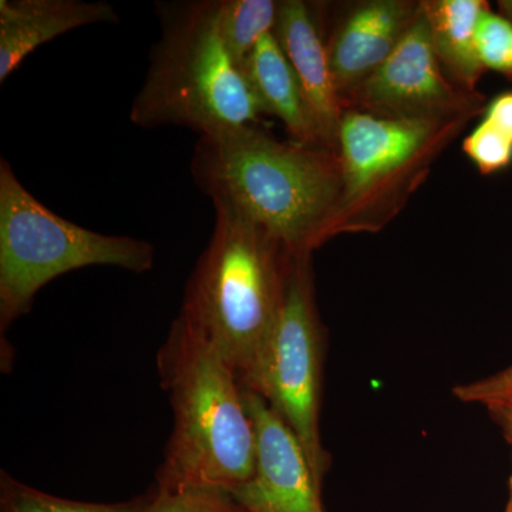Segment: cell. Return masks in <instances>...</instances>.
<instances>
[{
  "label": "cell",
  "mask_w": 512,
  "mask_h": 512,
  "mask_svg": "<svg viewBox=\"0 0 512 512\" xmlns=\"http://www.w3.org/2000/svg\"><path fill=\"white\" fill-rule=\"evenodd\" d=\"M191 173L215 210L258 225L288 254L312 255L338 235L342 161L325 148L282 143L256 126L232 128L200 137Z\"/></svg>",
  "instance_id": "obj_1"
},
{
  "label": "cell",
  "mask_w": 512,
  "mask_h": 512,
  "mask_svg": "<svg viewBox=\"0 0 512 512\" xmlns=\"http://www.w3.org/2000/svg\"><path fill=\"white\" fill-rule=\"evenodd\" d=\"M157 369L174 426L156 490L231 493L247 483L255 470V427L244 386L220 350L178 315L158 350Z\"/></svg>",
  "instance_id": "obj_2"
},
{
  "label": "cell",
  "mask_w": 512,
  "mask_h": 512,
  "mask_svg": "<svg viewBox=\"0 0 512 512\" xmlns=\"http://www.w3.org/2000/svg\"><path fill=\"white\" fill-rule=\"evenodd\" d=\"M215 214L180 315L220 350L242 386L259 394L291 254L235 212Z\"/></svg>",
  "instance_id": "obj_3"
},
{
  "label": "cell",
  "mask_w": 512,
  "mask_h": 512,
  "mask_svg": "<svg viewBox=\"0 0 512 512\" xmlns=\"http://www.w3.org/2000/svg\"><path fill=\"white\" fill-rule=\"evenodd\" d=\"M161 22L131 121L144 128L187 127L200 137L256 126L264 111L222 39L218 0L164 6Z\"/></svg>",
  "instance_id": "obj_4"
},
{
  "label": "cell",
  "mask_w": 512,
  "mask_h": 512,
  "mask_svg": "<svg viewBox=\"0 0 512 512\" xmlns=\"http://www.w3.org/2000/svg\"><path fill=\"white\" fill-rule=\"evenodd\" d=\"M156 248L143 239L106 235L64 220L33 197L0 161V333L29 313L43 286L87 266L151 271Z\"/></svg>",
  "instance_id": "obj_5"
},
{
  "label": "cell",
  "mask_w": 512,
  "mask_h": 512,
  "mask_svg": "<svg viewBox=\"0 0 512 512\" xmlns=\"http://www.w3.org/2000/svg\"><path fill=\"white\" fill-rule=\"evenodd\" d=\"M470 120L390 119L343 110L338 154L345 188L338 235L383 228Z\"/></svg>",
  "instance_id": "obj_6"
},
{
  "label": "cell",
  "mask_w": 512,
  "mask_h": 512,
  "mask_svg": "<svg viewBox=\"0 0 512 512\" xmlns=\"http://www.w3.org/2000/svg\"><path fill=\"white\" fill-rule=\"evenodd\" d=\"M325 349L312 255H289L284 299L259 396L295 434L320 487L330 467L320 434Z\"/></svg>",
  "instance_id": "obj_7"
},
{
  "label": "cell",
  "mask_w": 512,
  "mask_h": 512,
  "mask_svg": "<svg viewBox=\"0 0 512 512\" xmlns=\"http://www.w3.org/2000/svg\"><path fill=\"white\" fill-rule=\"evenodd\" d=\"M485 97L451 82L431 46L421 13L386 62L343 99V109H357L390 119H473Z\"/></svg>",
  "instance_id": "obj_8"
},
{
  "label": "cell",
  "mask_w": 512,
  "mask_h": 512,
  "mask_svg": "<svg viewBox=\"0 0 512 512\" xmlns=\"http://www.w3.org/2000/svg\"><path fill=\"white\" fill-rule=\"evenodd\" d=\"M255 427V470L231 497L247 512H326L305 451L264 397L245 389Z\"/></svg>",
  "instance_id": "obj_9"
},
{
  "label": "cell",
  "mask_w": 512,
  "mask_h": 512,
  "mask_svg": "<svg viewBox=\"0 0 512 512\" xmlns=\"http://www.w3.org/2000/svg\"><path fill=\"white\" fill-rule=\"evenodd\" d=\"M419 15L420 2L367 0L339 20L326 49L342 103L386 62Z\"/></svg>",
  "instance_id": "obj_10"
},
{
  "label": "cell",
  "mask_w": 512,
  "mask_h": 512,
  "mask_svg": "<svg viewBox=\"0 0 512 512\" xmlns=\"http://www.w3.org/2000/svg\"><path fill=\"white\" fill-rule=\"evenodd\" d=\"M274 35L301 83L320 147L338 154L345 109L333 82L328 49L315 12L302 0H282Z\"/></svg>",
  "instance_id": "obj_11"
},
{
  "label": "cell",
  "mask_w": 512,
  "mask_h": 512,
  "mask_svg": "<svg viewBox=\"0 0 512 512\" xmlns=\"http://www.w3.org/2000/svg\"><path fill=\"white\" fill-rule=\"evenodd\" d=\"M119 22L107 2L0 0V83L50 40L83 26Z\"/></svg>",
  "instance_id": "obj_12"
},
{
  "label": "cell",
  "mask_w": 512,
  "mask_h": 512,
  "mask_svg": "<svg viewBox=\"0 0 512 512\" xmlns=\"http://www.w3.org/2000/svg\"><path fill=\"white\" fill-rule=\"evenodd\" d=\"M244 73L264 113L278 117L295 143L320 147L301 83L274 32L259 40L244 64Z\"/></svg>",
  "instance_id": "obj_13"
},
{
  "label": "cell",
  "mask_w": 512,
  "mask_h": 512,
  "mask_svg": "<svg viewBox=\"0 0 512 512\" xmlns=\"http://www.w3.org/2000/svg\"><path fill=\"white\" fill-rule=\"evenodd\" d=\"M490 8L483 0H423L421 13L429 26L431 46L451 82L476 93L485 72L477 49L481 15Z\"/></svg>",
  "instance_id": "obj_14"
},
{
  "label": "cell",
  "mask_w": 512,
  "mask_h": 512,
  "mask_svg": "<svg viewBox=\"0 0 512 512\" xmlns=\"http://www.w3.org/2000/svg\"><path fill=\"white\" fill-rule=\"evenodd\" d=\"M278 9L275 0H218L222 39L242 69L259 40L274 32Z\"/></svg>",
  "instance_id": "obj_15"
},
{
  "label": "cell",
  "mask_w": 512,
  "mask_h": 512,
  "mask_svg": "<svg viewBox=\"0 0 512 512\" xmlns=\"http://www.w3.org/2000/svg\"><path fill=\"white\" fill-rule=\"evenodd\" d=\"M154 494L124 503L100 504L64 500L29 487L2 473L3 512H148Z\"/></svg>",
  "instance_id": "obj_16"
},
{
  "label": "cell",
  "mask_w": 512,
  "mask_h": 512,
  "mask_svg": "<svg viewBox=\"0 0 512 512\" xmlns=\"http://www.w3.org/2000/svg\"><path fill=\"white\" fill-rule=\"evenodd\" d=\"M477 49L485 69L512 80V22L488 8L477 28Z\"/></svg>",
  "instance_id": "obj_17"
},
{
  "label": "cell",
  "mask_w": 512,
  "mask_h": 512,
  "mask_svg": "<svg viewBox=\"0 0 512 512\" xmlns=\"http://www.w3.org/2000/svg\"><path fill=\"white\" fill-rule=\"evenodd\" d=\"M148 512H247L227 491L211 488H187L154 491Z\"/></svg>",
  "instance_id": "obj_18"
},
{
  "label": "cell",
  "mask_w": 512,
  "mask_h": 512,
  "mask_svg": "<svg viewBox=\"0 0 512 512\" xmlns=\"http://www.w3.org/2000/svg\"><path fill=\"white\" fill-rule=\"evenodd\" d=\"M463 150L483 174L503 170L512 161L511 138L485 120L464 138Z\"/></svg>",
  "instance_id": "obj_19"
},
{
  "label": "cell",
  "mask_w": 512,
  "mask_h": 512,
  "mask_svg": "<svg viewBox=\"0 0 512 512\" xmlns=\"http://www.w3.org/2000/svg\"><path fill=\"white\" fill-rule=\"evenodd\" d=\"M453 396L461 403L478 404L488 410L512 404V365L476 382L457 384Z\"/></svg>",
  "instance_id": "obj_20"
},
{
  "label": "cell",
  "mask_w": 512,
  "mask_h": 512,
  "mask_svg": "<svg viewBox=\"0 0 512 512\" xmlns=\"http://www.w3.org/2000/svg\"><path fill=\"white\" fill-rule=\"evenodd\" d=\"M485 121L512 140V93H505L488 104L485 110Z\"/></svg>",
  "instance_id": "obj_21"
},
{
  "label": "cell",
  "mask_w": 512,
  "mask_h": 512,
  "mask_svg": "<svg viewBox=\"0 0 512 512\" xmlns=\"http://www.w3.org/2000/svg\"><path fill=\"white\" fill-rule=\"evenodd\" d=\"M505 434H507V439L510 440L511 446H512V429H504ZM510 497H512V476L510 480Z\"/></svg>",
  "instance_id": "obj_22"
},
{
  "label": "cell",
  "mask_w": 512,
  "mask_h": 512,
  "mask_svg": "<svg viewBox=\"0 0 512 512\" xmlns=\"http://www.w3.org/2000/svg\"><path fill=\"white\" fill-rule=\"evenodd\" d=\"M505 512H512V497L508 500L507 508H505Z\"/></svg>",
  "instance_id": "obj_23"
}]
</instances>
